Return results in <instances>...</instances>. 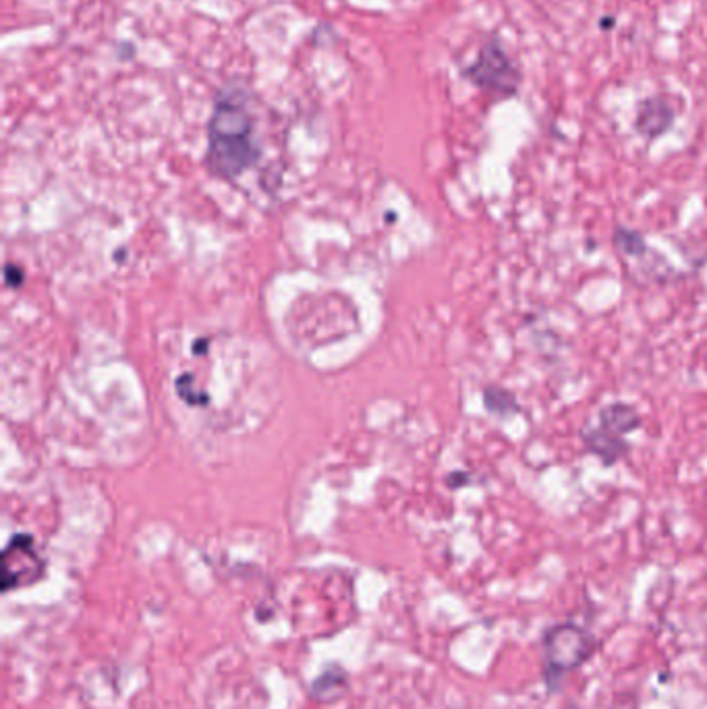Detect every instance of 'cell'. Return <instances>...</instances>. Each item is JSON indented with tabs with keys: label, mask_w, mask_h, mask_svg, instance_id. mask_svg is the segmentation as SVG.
<instances>
[{
	"label": "cell",
	"mask_w": 707,
	"mask_h": 709,
	"mask_svg": "<svg viewBox=\"0 0 707 709\" xmlns=\"http://www.w3.org/2000/svg\"><path fill=\"white\" fill-rule=\"evenodd\" d=\"M347 678L349 676L341 666H330L314 680V685H311V689H309V695L322 703L343 697V693L347 691Z\"/></svg>",
	"instance_id": "cell-7"
},
{
	"label": "cell",
	"mask_w": 707,
	"mask_h": 709,
	"mask_svg": "<svg viewBox=\"0 0 707 709\" xmlns=\"http://www.w3.org/2000/svg\"><path fill=\"white\" fill-rule=\"evenodd\" d=\"M249 98L237 85L218 92L208 123V166L222 179H237L258 162L260 146Z\"/></svg>",
	"instance_id": "cell-1"
},
{
	"label": "cell",
	"mask_w": 707,
	"mask_h": 709,
	"mask_svg": "<svg viewBox=\"0 0 707 709\" xmlns=\"http://www.w3.org/2000/svg\"><path fill=\"white\" fill-rule=\"evenodd\" d=\"M585 444L593 452V455L600 457L606 465H614L618 459L625 457V452H627L625 440H622L618 434L606 430V428L591 430L585 436Z\"/></svg>",
	"instance_id": "cell-6"
},
{
	"label": "cell",
	"mask_w": 707,
	"mask_h": 709,
	"mask_svg": "<svg viewBox=\"0 0 707 709\" xmlns=\"http://www.w3.org/2000/svg\"><path fill=\"white\" fill-rule=\"evenodd\" d=\"M465 75L477 88L498 96H511L519 88L517 67L496 42L479 50L475 63L465 71Z\"/></svg>",
	"instance_id": "cell-3"
},
{
	"label": "cell",
	"mask_w": 707,
	"mask_h": 709,
	"mask_svg": "<svg viewBox=\"0 0 707 709\" xmlns=\"http://www.w3.org/2000/svg\"><path fill=\"white\" fill-rule=\"evenodd\" d=\"M670 123H672V110L666 100L654 98V100L641 102L639 115H637V129L643 135L658 137L670 127Z\"/></svg>",
	"instance_id": "cell-5"
},
{
	"label": "cell",
	"mask_w": 707,
	"mask_h": 709,
	"mask_svg": "<svg viewBox=\"0 0 707 709\" xmlns=\"http://www.w3.org/2000/svg\"><path fill=\"white\" fill-rule=\"evenodd\" d=\"M602 419V428L614 432V434H629L635 428H639V415L633 407L625 405V403H614L608 405L606 409H602L600 413Z\"/></svg>",
	"instance_id": "cell-8"
},
{
	"label": "cell",
	"mask_w": 707,
	"mask_h": 709,
	"mask_svg": "<svg viewBox=\"0 0 707 709\" xmlns=\"http://www.w3.org/2000/svg\"><path fill=\"white\" fill-rule=\"evenodd\" d=\"M614 243L627 255H633V258H637V255H641L645 251L643 237L631 229H616Z\"/></svg>",
	"instance_id": "cell-10"
},
{
	"label": "cell",
	"mask_w": 707,
	"mask_h": 709,
	"mask_svg": "<svg viewBox=\"0 0 707 709\" xmlns=\"http://www.w3.org/2000/svg\"><path fill=\"white\" fill-rule=\"evenodd\" d=\"M484 399H486V407H488L492 413L508 415V413H517V411H519L517 399H515V396H513L511 392H508V390L490 388V390H486Z\"/></svg>",
	"instance_id": "cell-9"
},
{
	"label": "cell",
	"mask_w": 707,
	"mask_h": 709,
	"mask_svg": "<svg viewBox=\"0 0 707 709\" xmlns=\"http://www.w3.org/2000/svg\"><path fill=\"white\" fill-rule=\"evenodd\" d=\"M46 564L30 535H15L3 552V591H13L42 579Z\"/></svg>",
	"instance_id": "cell-4"
},
{
	"label": "cell",
	"mask_w": 707,
	"mask_h": 709,
	"mask_svg": "<svg viewBox=\"0 0 707 709\" xmlns=\"http://www.w3.org/2000/svg\"><path fill=\"white\" fill-rule=\"evenodd\" d=\"M544 649V680L546 685L556 691L569 672L581 668L596 654L598 643L585 629L562 622V625L550 627L542 635Z\"/></svg>",
	"instance_id": "cell-2"
}]
</instances>
